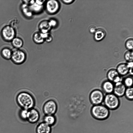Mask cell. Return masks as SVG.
<instances>
[{"label":"cell","instance_id":"1","mask_svg":"<svg viewBox=\"0 0 133 133\" xmlns=\"http://www.w3.org/2000/svg\"><path fill=\"white\" fill-rule=\"evenodd\" d=\"M16 101L18 105L22 109L29 110L33 108L35 104L34 99L29 93L23 91L17 95Z\"/></svg>","mask_w":133,"mask_h":133},{"label":"cell","instance_id":"2","mask_svg":"<svg viewBox=\"0 0 133 133\" xmlns=\"http://www.w3.org/2000/svg\"><path fill=\"white\" fill-rule=\"evenodd\" d=\"M109 110L104 105L100 104L94 105L91 108V112L95 118L103 120L106 119L109 116Z\"/></svg>","mask_w":133,"mask_h":133},{"label":"cell","instance_id":"3","mask_svg":"<svg viewBox=\"0 0 133 133\" xmlns=\"http://www.w3.org/2000/svg\"><path fill=\"white\" fill-rule=\"evenodd\" d=\"M103 102L104 105L109 110H112L117 109L120 103L119 97L113 93L106 94Z\"/></svg>","mask_w":133,"mask_h":133},{"label":"cell","instance_id":"4","mask_svg":"<svg viewBox=\"0 0 133 133\" xmlns=\"http://www.w3.org/2000/svg\"><path fill=\"white\" fill-rule=\"evenodd\" d=\"M104 95L102 91L99 89L93 90L89 95V99L94 105L101 104L103 102Z\"/></svg>","mask_w":133,"mask_h":133},{"label":"cell","instance_id":"5","mask_svg":"<svg viewBox=\"0 0 133 133\" xmlns=\"http://www.w3.org/2000/svg\"><path fill=\"white\" fill-rule=\"evenodd\" d=\"M26 57V54L24 51L21 49H17L12 51L11 59L14 63L20 64L24 62Z\"/></svg>","mask_w":133,"mask_h":133},{"label":"cell","instance_id":"6","mask_svg":"<svg viewBox=\"0 0 133 133\" xmlns=\"http://www.w3.org/2000/svg\"><path fill=\"white\" fill-rule=\"evenodd\" d=\"M16 31L14 27L10 25L4 27L1 31V34L3 39L6 41H11L15 37Z\"/></svg>","mask_w":133,"mask_h":133},{"label":"cell","instance_id":"7","mask_svg":"<svg viewBox=\"0 0 133 133\" xmlns=\"http://www.w3.org/2000/svg\"><path fill=\"white\" fill-rule=\"evenodd\" d=\"M57 109V105L56 102L53 100H49L43 105V110L45 115H54Z\"/></svg>","mask_w":133,"mask_h":133},{"label":"cell","instance_id":"8","mask_svg":"<svg viewBox=\"0 0 133 133\" xmlns=\"http://www.w3.org/2000/svg\"><path fill=\"white\" fill-rule=\"evenodd\" d=\"M60 7L59 3L58 1L50 0L47 1L45 3V9L48 13L54 14L57 12Z\"/></svg>","mask_w":133,"mask_h":133},{"label":"cell","instance_id":"9","mask_svg":"<svg viewBox=\"0 0 133 133\" xmlns=\"http://www.w3.org/2000/svg\"><path fill=\"white\" fill-rule=\"evenodd\" d=\"M40 115L39 111L34 108L28 110L26 120L30 123H35L39 120Z\"/></svg>","mask_w":133,"mask_h":133},{"label":"cell","instance_id":"10","mask_svg":"<svg viewBox=\"0 0 133 133\" xmlns=\"http://www.w3.org/2000/svg\"><path fill=\"white\" fill-rule=\"evenodd\" d=\"M127 88L123 82L120 81L114 84L113 93L118 97L123 96Z\"/></svg>","mask_w":133,"mask_h":133},{"label":"cell","instance_id":"11","mask_svg":"<svg viewBox=\"0 0 133 133\" xmlns=\"http://www.w3.org/2000/svg\"><path fill=\"white\" fill-rule=\"evenodd\" d=\"M121 76L119 74L116 69H111L109 70L107 74L108 80L114 84L121 81Z\"/></svg>","mask_w":133,"mask_h":133},{"label":"cell","instance_id":"12","mask_svg":"<svg viewBox=\"0 0 133 133\" xmlns=\"http://www.w3.org/2000/svg\"><path fill=\"white\" fill-rule=\"evenodd\" d=\"M114 84L108 80L104 81L102 85V91L106 94L113 93Z\"/></svg>","mask_w":133,"mask_h":133},{"label":"cell","instance_id":"13","mask_svg":"<svg viewBox=\"0 0 133 133\" xmlns=\"http://www.w3.org/2000/svg\"><path fill=\"white\" fill-rule=\"evenodd\" d=\"M36 133H51V127L43 122L38 125L36 128Z\"/></svg>","mask_w":133,"mask_h":133},{"label":"cell","instance_id":"14","mask_svg":"<svg viewBox=\"0 0 133 133\" xmlns=\"http://www.w3.org/2000/svg\"><path fill=\"white\" fill-rule=\"evenodd\" d=\"M38 27L39 32L42 33L49 32L52 28L49 21L47 20H44L41 22L39 24Z\"/></svg>","mask_w":133,"mask_h":133},{"label":"cell","instance_id":"15","mask_svg":"<svg viewBox=\"0 0 133 133\" xmlns=\"http://www.w3.org/2000/svg\"><path fill=\"white\" fill-rule=\"evenodd\" d=\"M121 76H124L129 73V68L127 63H122L119 64L116 69Z\"/></svg>","mask_w":133,"mask_h":133},{"label":"cell","instance_id":"16","mask_svg":"<svg viewBox=\"0 0 133 133\" xmlns=\"http://www.w3.org/2000/svg\"><path fill=\"white\" fill-rule=\"evenodd\" d=\"M34 41L37 44H41L44 41L43 33L40 32H37L35 33L33 36Z\"/></svg>","mask_w":133,"mask_h":133},{"label":"cell","instance_id":"17","mask_svg":"<svg viewBox=\"0 0 133 133\" xmlns=\"http://www.w3.org/2000/svg\"><path fill=\"white\" fill-rule=\"evenodd\" d=\"M106 35V32L104 30L102 29L99 28L96 30L95 32L94 38L96 41H100L104 38Z\"/></svg>","mask_w":133,"mask_h":133},{"label":"cell","instance_id":"18","mask_svg":"<svg viewBox=\"0 0 133 133\" xmlns=\"http://www.w3.org/2000/svg\"><path fill=\"white\" fill-rule=\"evenodd\" d=\"M21 9L25 16L28 18H30L32 16L33 13L29 6L23 3L21 6Z\"/></svg>","mask_w":133,"mask_h":133},{"label":"cell","instance_id":"19","mask_svg":"<svg viewBox=\"0 0 133 133\" xmlns=\"http://www.w3.org/2000/svg\"><path fill=\"white\" fill-rule=\"evenodd\" d=\"M43 121V122L51 127L55 124L56 118L54 115H45L44 117Z\"/></svg>","mask_w":133,"mask_h":133},{"label":"cell","instance_id":"20","mask_svg":"<svg viewBox=\"0 0 133 133\" xmlns=\"http://www.w3.org/2000/svg\"><path fill=\"white\" fill-rule=\"evenodd\" d=\"M12 53V51L10 48H4L1 50V55L3 58L8 60L11 59Z\"/></svg>","mask_w":133,"mask_h":133},{"label":"cell","instance_id":"21","mask_svg":"<svg viewBox=\"0 0 133 133\" xmlns=\"http://www.w3.org/2000/svg\"><path fill=\"white\" fill-rule=\"evenodd\" d=\"M11 41L12 45L15 48H19L23 45V40L20 37H15Z\"/></svg>","mask_w":133,"mask_h":133},{"label":"cell","instance_id":"22","mask_svg":"<svg viewBox=\"0 0 133 133\" xmlns=\"http://www.w3.org/2000/svg\"><path fill=\"white\" fill-rule=\"evenodd\" d=\"M29 6L33 13L40 12L43 9V5H39L35 2L34 4Z\"/></svg>","mask_w":133,"mask_h":133},{"label":"cell","instance_id":"23","mask_svg":"<svg viewBox=\"0 0 133 133\" xmlns=\"http://www.w3.org/2000/svg\"><path fill=\"white\" fill-rule=\"evenodd\" d=\"M127 88L132 87L133 77L132 76H129L125 77L122 82Z\"/></svg>","mask_w":133,"mask_h":133},{"label":"cell","instance_id":"24","mask_svg":"<svg viewBox=\"0 0 133 133\" xmlns=\"http://www.w3.org/2000/svg\"><path fill=\"white\" fill-rule=\"evenodd\" d=\"M124 95L126 98L130 101L133 99V89L132 87L127 88Z\"/></svg>","mask_w":133,"mask_h":133},{"label":"cell","instance_id":"25","mask_svg":"<svg viewBox=\"0 0 133 133\" xmlns=\"http://www.w3.org/2000/svg\"><path fill=\"white\" fill-rule=\"evenodd\" d=\"M124 58L128 62H132L133 54L132 50H129L127 51L124 54Z\"/></svg>","mask_w":133,"mask_h":133},{"label":"cell","instance_id":"26","mask_svg":"<svg viewBox=\"0 0 133 133\" xmlns=\"http://www.w3.org/2000/svg\"><path fill=\"white\" fill-rule=\"evenodd\" d=\"M45 41L49 43L51 42L53 40V37L49 32L43 33Z\"/></svg>","mask_w":133,"mask_h":133},{"label":"cell","instance_id":"27","mask_svg":"<svg viewBox=\"0 0 133 133\" xmlns=\"http://www.w3.org/2000/svg\"><path fill=\"white\" fill-rule=\"evenodd\" d=\"M126 48L129 49L131 50L133 48V41L132 38H130L126 41L125 44Z\"/></svg>","mask_w":133,"mask_h":133},{"label":"cell","instance_id":"28","mask_svg":"<svg viewBox=\"0 0 133 133\" xmlns=\"http://www.w3.org/2000/svg\"><path fill=\"white\" fill-rule=\"evenodd\" d=\"M28 110L22 109L20 112V116L22 118L26 120Z\"/></svg>","mask_w":133,"mask_h":133},{"label":"cell","instance_id":"29","mask_svg":"<svg viewBox=\"0 0 133 133\" xmlns=\"http://www.w3.org/2000/svg\"><path fill=\"white\" fill-rule=\"evenodd\" d=\"M50 25L51 28L56 27L57 24V21L54 19H52L49 21Z\"/></svg>","mask_w":133,"mask_h":133},{"label":"cell","instance_id":"30","mask_svg":"<svg viewBox=\"0 0 133 133\" xmlns=\"http://www.w3.org/2000/svg\"><path fill=\"white\" fill-rule=\"evenodd\" d=\"M23 1V3L29 6L32 5L35 2V1L34 0H25Z\"/></svg>","mask_w":133,"mask_h":133},{"label":"cell","instance_id":"31","mask_svg":"<svg viewBox=\"0 0 133 133\" xmlns=\"http://www.w3.org/2000/svg\"><path fill=\"white\" fill-rule=\"evenodd\" d=\"M89 30L91 33H95L96 30V28L94 26H91L89 28Z\"/></svg>","mask_w":133,"mask_h":133},{"label":"cell","instance_id":"32","mask_svg":"<svg viewBox=\"0 0 133 133\" xmlns=\"http://www.w3.org/2000/svg\"><path fill=\"white\" fill-rule=\"evenodd\" d=\"M45 1V0H36L35 1V3L39 5H42Z\"/></svg>","mask_w":133,"mask_h":133},{"label":"cell","instance_id":"33","mask_svg":"<svg viewBox=\"0 0 133 133\" xmlns=\"http://www.w3.org/2000/svg\"><path fill=\"white\" fill-rule=\"evenodd\" d=\"M74 1L73 0H63L62 1L64 3L66 4H69L71 3H72Z\"/></svg>","mask_w":133,"mask_h":133}]
</instances>
